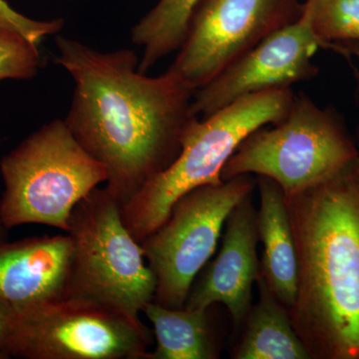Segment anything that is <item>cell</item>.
Segmentation results:
<instances>
[{"mask_svg":"<svg viewBox=\"0 0 359 359\" xmlns=\"http://www.w3.org/2000/svg\"><path fill=\"white\" fill-rule=\"evenodd\" d=\"M55 61L75 88L65 121L107 170L106 190L120 205L178 157L197 116L194 93L170 70L148 76L131 49L101 52L56 35Z\"/></svg>","mask_w":359,"mask_h":359,"instance_id":"obj_1","label":"cell"},{"mask_svg":"<svg viewBox=\"0 0 359 359\" xmlns=\"http://www.w3.org/2000/svg\"><path fill=\"white\" fill-rule=\"evenodd\" d=\"M285 200L297 257L294 330L311 358L359 359V155Z\"/></svg>","mask_w":359,"mask_h":359,"instance_id":"obj_2","label":"cell"},{"mask_svg":"<svg viewBox=\"0 0 359 359\" xmlns=\"http://www.w3.org/2000/svg\"><path fill=\"white\" fill-rule=\"evenodd\" d=\"M294 96L290 88L268 90L194 119L176 160L120 205L123 222L135 240L141 244L158 230L186 193L223 183L222 170L240 144L256 130L283 120Z\"/></svg>","mask_w":359,"mask_h":359,"instance_id":"obj_3","label":"cell"},{"mask_svg":"<svg viewBox=\"0 0 359 359\" xmlns=\"http://www.w3.org/2000/svg\"><path fill=\"white\" fill-rule=\"evenodd\" d=\"M4 191L0 219L7 230L27 224L67 233L72 210L108 173L87 153L65 120L33 132L0 162Z\"/></svg>","mask_w":359,"mask_h":359,"instance_id":"obj_4","label":"cell"},{"mask_svg":"<svg viewBox=\"0 0 359 359\" xmlns=\"http://www.w3.org/2000/svg\"><path fill=\"white\" fill-rule=\"evenodd\" d=\"M66 233L73 252L65 299L141 320L144 306L154 301L155 275L106 188L97 187L75 205Z\"/></svg>","mask_w":359,"mask_h":359,"instance_id":"obj_5","label":"cell"},{"mask_svg":"<svg viewBox=\"0 0 359 359\" xmlns=\"http://www.w3.org/2000/svg\"><path fill=\"white\" fill-rule=\"evenodd\" d=\"M358 155L339 116L299 94L283 120L256 130L240 144L221 178L266 177L290 198L330 178Z\"/></svg>","mask_w":359,"mask_h":359,"instance_id":"obj_6","label":"cell"},{"mask_svg":"<svg viewBox=\"0 0 359 359\" xmlns=\"http://www.w3.org/2000/svg\"><path fill=\"white\" fill-rule=\"evenodd\" d=\"M152 332L142 320L61 299L15 309L0 358L147 359Z\"/></svg>","mask_w":359,"mask_h":359,"instance_id":"obj_7","label":"cell"},{"mask_svg":"<svg viewBox=\"0 0 359 359\" xmlns=\"http://www.w3.org/2000/svg\"><path fill=\"white\" fill-rule=\"evenodd\" d=\"M255 188L252 175H241L198 187L175 203L167 221L140 244L156 278L153 302L184 308L196 276L215 254L226 218Z\"/></svg>","mask_w":359,"mask_h":359,"instance_id":"obj_8","label":"cell"},{"mask_svg":"<svg viewBox=\"0 0 359 359\" xmlns=\"http://www.w3.org/2000/svg\"><path fill=\"white\" fill-rule=\"evenodd\" d=\"M299 0H203L169 69L202 88L269 34L302 13Z\"/></svg>","mask_w":359,"mask_h":359,"instance_id":"obj_9","label":"cell"},{"mask_svg":"<svg viewBox=\"0 0 359 359\" xmlns=\"http://www.w3.org/2000/svg\"><path fill=\"white\" fill-rule=\"evenodd\" d=\"M320 48L327 46L314 34L302 7L297 20L269 34L196 90L194 114L205 117L245 96L290 88L292 84L311 79L318 72L313 60Z\"/></svg>","mask_w":359,"mask_h":359,"instance_id":"obj_10","label":"cell"},{"mask_svg":"<svg viewBox=\"0 0 359 359\" xmlns=\"http://www.w3.org/2000/svg\"><path fill=\"white\" fill-rule=\"evenodd\" d=\"M252 194L245 196L229 215L221 249L196 276L184 306L196 309L224 304L235 327L243 325L252 308V285L261 271L257 211Z\"/></svg>","mask_w":359,"mask_h":359,"instance_id":"obj_11","label":"cell"},{"mask_svg":"<svg viewBox=\"0 0 359 359\" xmlns=\"http://www.w3.org/2000/svg\"><path fill=\"white\" fill-rule=\"evenodd\" d=\"M72 252L68 233L0 243V297L16 309L65 299Z\"/></svg>","mask_w":359,"mask_h":359,"instance_id":"obj_12","label":"cell"},{"mask_svg":"<svg viewBox=\"0 0 359 359\" xmlns=\"http://www.w3.org/2000/svg\"><path fill=\"white\" fill-rule=\"evenodd\" d=\"M256 185L257 233L264 247L261 273L276 299L290 309L297 297V257L287 200L273 180L257 176Z\"/></svg>","mask_w":359,"mask_h":359,"instance_id":"obj_13","label":"cell"},{"mask_svg":"<svg viewBox=\"0 0 359 359\" xmlns=\"http://www.w3.org/2000/svg\"><path fill=\"white\" fill-rule=\"evenodd\" d=\"M259 301L244 321V332L231 353L233 359H309L289 309L276 299L259 271L256 280Z\"/></svg>","mask_w":359,"mask_h":359,"instance_id":"obj_14","label":"cell"},{"mask_svg":"<svg viewBox=\"0 0 359 359\" xmlns=\"http://www.w3.org/2000/svg\"><path fill=\"white\" fill-rule=\"evenodd\" d=\"M208 309H172L155 302L142 313L152 323L156 346L147 359H218L221 340Z\"/></svg>","mask_w":359,"mask_h":359,"instance_id":"obj_15","label":"cell"},{"mask_svg":"<svg viewBox=\"0 0 359 359\" xmlns=\"http://www.w3.org/2000/svg\"><path fill=\"white\" fill-rule=\"evenodd\" d=\"M203 0H158L131 30L133 43L143 48L138 70L147 73L163 58L179 50Z\"/></svg>","mask_w":359,"mask_h":359,"instance_id":"obj_16","label":"cell"},{"mask_svg":"<svg viewBox=\"0 0 359 359\" xmlns=\"http://www.w3.org/2000/svg\"><path fill=\"white\" fill-rule=\"evenodd\" d=\"M304 11L327 50L340 54L339 43L359 42V0H306Z\"/></svg>","mask_w":359,"mask_h":359,"instance_id":"obj_17","label":"cell"},{"mask_svg":"<svg viewBox=\"0 0 359 359\" xmlns=\"http://www.w3.org/2000/svg\"><path fill=\"white\" fill-rule=\"evenodd\" d=\"M43 65L39 46L11 32H0V81L32 79Z\"/></svg>","mask_w":359,"mask_h":359,"instance_id":"obj_18","label":"cell"},{"mask_svg":"<svg viewBox=\"0 0 359 359\" xmlns=\"http://www.w3.org/2000/svg\"><path fill=\"white\" fill-rule=\"evenodd\" d=\"M63 27L65 20L61 18L32 20L16 11L6 0H0V32L15 33L39 46L47 36L59 34Z\"/></svg>","mask_w":359,"mask_h":359,"instance_id":"obj_19","label":"cell"},{"mask_svg":"<svg viewBox=\"0 0 359 359\" xmlns=\"http://www.w3.org/2000/svg\"><path fill=\"white\" fill-rule=\"evenodd\" d=\"M14 314H15V308L13 304L0 297V348L13 323Z\"/></svg>","mask_w":359,"mask_h":359,"instance_id":"obj_20","label":"cell"},{"mask_svg":"<svg viewBox=\"0 0 359 359\" xmlns=\"http://www.w3.org/2000/svg\"><path fill=\"white\" fill-rule=\"evenodd\" d=\"M346 47L348 55H354L359 60V42H346L342 43Z\"/></svg>","mask_w":359,"mask_h":359,"instance_id":"obj_21","label":"cell"},{"mask_svg":"<svg viewBox=\"0 0 359 359\" xmlns=\"http://www.w3.org/2000/svg\"><path fill=\"white\" fill-rule=\"evenodd\" d=\"M8 231L2 224L1 219H0V243L7 242L8 240Z\"/></svg>","mask_w":359,"mask_h":359,"instance_id":"obj_22","label":"cell"}]
</instances>
